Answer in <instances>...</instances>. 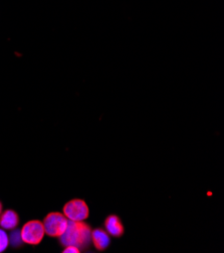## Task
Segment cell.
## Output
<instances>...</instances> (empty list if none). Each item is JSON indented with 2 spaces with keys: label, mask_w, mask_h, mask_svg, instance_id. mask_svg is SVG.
I'll use <instances>...</instances> for the list:
<instances>
[{
  "label": "cell",
  "mask_w": 224,
  "mask_h": 253,
  "mask_svg": "<svg viewBox=\"0 0 224 253\" xmlns=\"http://www.w3.org/2000/svg\"><path fill=\"white\" fill-rule=\"evenodd\" d=\"M61 243L64 246L73 245L78 248H86L92 241V230L90 226L83 221H69L65 231L60 237Z\"/></svg>",
  "instance_id": "cell-1"
},
{
  "label": "cell",
  "mask_w": 224,
  "mask_h": 253,
  "mask_svg": "<svg viewBox=\"0 0 224 253\" xmlns=\"http://www.w3.org/2000/svg\"><path fill=\"white\" fill-rule=\"evenodd\" d=\"M42 224L46 235L60 238L66 229L68 219L62 213L53 212L46 215Z\"/></svg>",
  "instance_id": "cell-2"
},
{
  "label": "cell",
  "mask_w": 224,
  "mask_h": 253,
  "mask_svg": "<svg viewBox=\"0 0 224 253\" xmlns=\"http://www.w3.org/2000/svg\"><path fill=\"white\" fill-rule=\"evenodd\" d=\"M45 235L43 224L38 220H32L23 225L20 231L21 239L30 245L39 244Z\"/></svg>",
  "instance_id": "cell-3"
},
{
  "label": "cell",
  "mask_w": 224,
  "mask_h": 253,
  "mask_svg": "<svg viewBox=\"0 0 224 253\" xmlns=\"http://www.w3.org/2000/svg\"><path fill=\"white\" fill-rule=\"evenodd\" d=\"M90 210L87 203L83 200L74 199L71 200L64 205V215L69 221H84L89 217Z\"/></svg>",
  "instance_id": "cell-4"
},
{
  "label": "cell",
  "mask_w": 224,
  "mask_h": 253,
  "mask_svg": "<svg viewBox=\"0 0 224 253\" xmlns=\"http://www.w3.org/2000/svg\"><path fill=\"white\" fill-rule=\"evenodd\" d=\"M105 227L108 234L114 237H121L124 234V226L121 219L116 215H111L105 220Z\"/></svg>",
  "instance_id": "cell-5"
},
{
  "label": "cell",
  "mask_w": 224,
  "mask_h": 253,
  "mask_svg": "<svg viewBox=\"0 0 224 253\" xmlns=\"http://www.w3.org/2000/svg\"><path fill=\"white\" fill-rule=\"evenodd\" d=\"M92 241L95 247L99 251L107 249L111 243V239L108 232L101 228H97L92 231Z\"/></svg>",
  "instance_id": "cell-6"
},
{
  "label": "cell",
  "mask_w": 224,
  "mask_h": 253,
  "mask_svg": "<svg viewBox=\"0 0 224 253\" xmlns=\"http://www.w3.org/2000/svg\"><path fill=\"white\" fill-rule=\"evenodd\" d=\"M19 217L13 210H6L0 215V226L6 230H12L18 226Z\"/></svg>",
  "instance_id": "cell-7"
},
{
  "label": "cell",
  "mask_w": 224,
  "mask_h": 253,
  "mask_svg": "<svg viewBox=\"0 0 224 253\" xmlns=\"http://www.w3.org/2000/svg\"><path fill=\"white\" fill-rule=\"evenodd\" d=\"M9 244V238L6 232L0 228V252H3Z\"/></svg>",
  "instance_id": "cell-8"
},
{
  "label": "cell",
  "mask_w": 224,
  "mask_h": 253,
  "mask_svg": "<svg viewBox=\"0 0 224 253\" xmlns=\"http://www.w3.org/2000/svg\"><path fill=\"white\" fill-rule=\"evenodd\" d=\"M64 252V253H79L80 248H78L77 246H73V245H68V246H65Z\"/></svg>",
  "instance_id": "cell-9"
},
{
  "label": "cell",
  "mask_w": 224,
  "mask_h": 253,
  "mask_svg": "<svg viewBox=\"0 0 224 253\" xmlns=\"http://www.w3.org/2000/svg\"><path fill=\"white\" fill-rule=\"evenodd\" d=\"M1 213H2V203L0 202V215H1Z\"/></svg>",
  "instance_id": "cell-10"
}]
</instances>
